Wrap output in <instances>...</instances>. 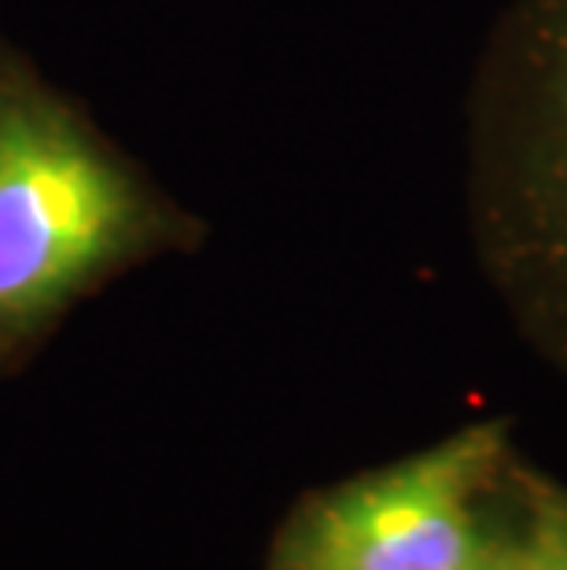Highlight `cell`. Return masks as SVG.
Instances as JSON below:
<instances>
[{
	"label": "cell",
	"instance_id": "1",
	"mask_svg": "<svg viewBox=\"0 0 567 570\" xmlns=\"http://www.w3.org/2000/svg\"><path fill=\"white\" fill-rule=\"evenodd\" d=\"M207 239L211 225L0 27V383L111 284Z\"/></svg>",
	"mask_w": 567,
	"mask_h": 570
},
{
	"label": "cell",
	"instance_id": "2",
	"mask_svg": "<svg viewBox=\"0 0 567 570\" xmlns=\"http://www.w3.org/2000/svg\"><path fill=\"white\" fill-rule=\"evenodd\" d=\"M465 210L482 276L567 368V0H509L479 48Z\"/></svg>",
	"mask_w": 567,
	"mask_h": 570
},
{
	"label": "cell",
	"instance_id": "5",
	"mask_svg": "<svg viewBox=\"0 0 567 570\" xmlns=\"http://www.w3.org/2000/svg\"><path fill=\"white\" fill-rule=\"evenodd\" d=\"M453 570H520V549H516V533L487 530V538H482Z\"/></svg>",
	"mask_w": 567,
	"mask_h": 570
},
{
	"label": "cell",
	"instance_id": "3",
	"mask_svg": "<svg viewBox=\"0 0 567 570\" xmlns=\"http://www.w3.org/2000/svg\"><path fill=\"white\" fill-rule=\"evenodd\" d=\"M509 468L505 423H468L306 493L276 530L270 570H453L487 538L482 504Z\"/></svg>",
	"mask_w": 567,
	"mask_h": 570
},
{
	"label": "cell",
	"instance_id": "4",
	"mask_svg": "<svg viewBox=\"0 0 567 570\" xmlns=\"http://www.w3.org/2000/svg\"><path fill=\"white\" fill-rule=\"evenodd\" d=\"M524 530L516 533L520 570H567V490L520 475Z\"/></svg>",
	"mask_w": 567,
	"mask_h": 570
}]
</instances>
